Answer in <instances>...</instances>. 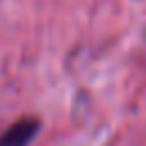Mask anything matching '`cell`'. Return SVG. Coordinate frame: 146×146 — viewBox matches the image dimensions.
I'll list each match as a JSON object with an SVG mask.
<instances>
[{
    "label": "cell",
    "instance_id": "6da1fadb",
    "mask_svg": "<svg viewBox=\"0 0 146 146\" xmlns=\"http://www.w3.org/2000/svg\"><path fill=\"white\" fill-rule=\"evenodd\" d=\"M39 125H41V121L36 116H23V119L14 121L0 135V146H27L36 137Z\"/></svg>",
    "mask_w": 146,
    "mask_h": 146
}]
</instances>
